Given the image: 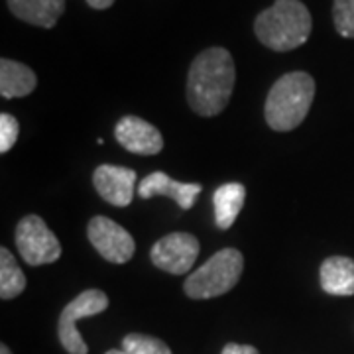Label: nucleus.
I'll list each match as a JSON object with an SVG mask.
<instances>
[{"instance_id": "f257e3e1", "label": "nucleus", "mask_w": 354, "mask_h": 354, "mask_svg": "<svg viewBox=\"0 0 354 354\" xmlns=\"http://www.w3.org/2000/svg\"><path fill=\"white\" fill-rule=\"evenodd\" d=\"M236 81L232 55L225 48L201 51L189 67L187 101L199 116H216L227 109Z\"/></svg>"}, {"instance_id": "f03ea898", "label": "nucleus", "mask_w": 354, "mask_h": 354, "mask_svg": "<svg viewBox=\"0 0 354 354\" xmlns=\"http://www.w3.org/2000/svg\"><path fill=\"white\" fill-rule=\"evenodd\" d=\"M313 20L301 0H276L256 16L254 32L260 44L274 51H291L311 36Z\"/></svg>"}, {"instance_id": "7ed1b4c3", "label": "nucleus", "mask_w": 354, "mask_h": 354, "mask_svg": "<svg viewBox=\"0 0 354 354\" xmlns=\"http://www.w3.org/2000/svg\"><path fill=\"white\" fill-rule=\"evenodd\" d=\"M315 99V79L305 71H291L272 85L264 104L268 127L290 132L305 120Z\"/></svg>"}, {"instance_id": "20e7f679", "label": "nucleus", "mask_w": 354, "mask_h": 354, "mask_svg": "<svg viewBox=\"0 0 354 354\" xmlns=\"http://www.w3.org/2000/svg\"><path fill=\"white\" fill-rule=\"evenodd\" d=\"M244 256L236 248L213 254L201 268L187 276L183 290L191 299H213L232 290L242 276Z\"/></svg>"}, {"instance_id": "39448f33", "label": "nucleus", "mask_w": 354, "mask_h": 354, "mask_svg": "<svg viewBox=\"0 0 354 354\" xmlns=\"http://www.w3.org/2000/svg\"><path fill=\"white\" fill-rule=\"evenodd\" d=\"M109 307V295L101 290H85L79 293L73 301L65 305V309L59 315L57 335L64 348L69 354H87L88 346L83 341V337L77 330V321L85 317H95L106 311Z\"/></svg>"}, {"instance_id": "423d86ee", "label": "nucleus", "mask_w": 354, "mask_h": 354, "mask_svg": "<svg viewBox=\"0 0 354 354\" xmlns=\"http://www.w3.org/2000/svg\"><path fill=\"white\" fill-rule=\"evenodd\" d=\"M16 246L26 264H53L62 256V244L57 236L38 215L24 216L16 227Z\"/></svg>"}, {"instance_id": "0eeeda50", "label": "nucleus", "mask_w": 354, "mask_h": 354, "mask_svg": "<svg viewBox=\"0 0 354 354\" xmlns=\"http://www.w3.org/2000/svg\"><path fill=\"white\" fill-rule=\"evenodd\" d=\"M87 236L95 250L113 264H127L136 252L132 234L109 216H93L87 227Z\"/></svg>"}, {"instance_id": "6e6552de", "label": "nucleus", "mask_w": 354, "mask_h": 354, "mask_svg": "<svg viewBox=\"0 0 354 354\" xmlns=\"http://www.w3.org/2000/svg\"><path fill=\"white\" fill-rule=\"evenodd\" d=\"M199 241L189 232H171L156 242L150 250L152 264L158 270H164L174 276L187 274L197 256H199Z\"/></svg>"}, {"instance_id": "1a4fd4ad", "label": "nucleus", "mask_w": 354, "mask_h": 354, "mask_svg": "<svg viewBox=\"0 0 354 354\" xmlns=\"http://www.w3.org/2000/svg\"><path fill=\"white\" fill-rule=\"evenodd\" d=\"M114 138L124 150L138 156H156L164 148L162 132L148 120L134 114L122 116L118 120L114 128Z\"/></svg>"}, {"instance_id": "9d476101", "label": "nucleus", "mask_w": 354, "mask_h": 354, "mask_svg": "<svg viewBox=\"0 0 354 354\" xmlns=\"http://www.w3.org/2000/svg\"><path fill=\"white\" fill-rule=\"evenodd\" d=\"M93 185L106 203L114 207H128L134 199L136 171L124 165L102 164L93 174Z\"/></svg>"}, {"instance_id": "9b49d317", "label": "nucleus", "mask_w": 354, "mask_h": 354, "mask_svg": "<svg viewBox=\"0 0 354 354\" xmlns=\"http://www.w3.org/2000/svg\"><path fill=\"white\" fill-rule=\"evenodd\" d=\"M199 183H181L164 174V171H153L150 176H146L138 185V195L142 199H152L156 195L169 197L185 211H189L195 205L199 193H201Z\"/></svg>"}, {"instance_id": "f8f14e48", "label": "nucleus", "mask_w": 354, "mask_h": 354, "mask_svg": "<svg viewBox=\"0 0 354 354\" xmlns=\"http://www.w3.org/2000/svg\"><path fill=\"white\" fill-rule=\"evenodd\" d=\"M319 278H321V288L329 295H339V297L354 295V258L330 256L323 260Z\"/></svg>"}, {"instance_id": "ddd939ff", "label": "nucleus", "mask_w": 354, "mask_h": 354, "mask_svg": "<svg viewBox=\"0 0 354 354\" xmlns=\"http://www.w3.org/2000/svg\"><path fill=\"white\" fill-rule=\"evenodd\" d=\"M10 12L26 24L53 28L65 10V0H6Z\"/></svg>"}, {"instance_id": "4468645a", "label": "nucleus", "mask_w": 354, "mask_h": 354, "mask_svg": "<svg viewBox=\"0 0 354 354\" xmlns=\"http://www.w3.org/2000/svg\"><path fill=\"white\" fill-rule=\"evenodd\" d=\"M38 85L36 73L24 64L12 59L0 62V95L4 99H16L30 95Z\"/></svg>"}, {"instance_id": "2eb2a0df", "label": "nucleus", "mask_w": 354, "mask_h": 354, "mask_svg": "<svg viewBox=\"0 0 354 354\" xmlns=\"http://www.w3.org/2000/svg\"><path fill=\"white\" fill-rule=\"evenodd\" d=\"M246 201V187L242 183H225L213 193L215 223L221 230H228L241 215Z\"/></svg>"}, {"instance_id": "dca6fc26", "label": "nucleus", "mask_w": 354, "mask_h": 354, "mask_svg": "<svg viewBox=\"0 0 354 354\" xmlns=\"http://www.w3.org/2000/svg\"><path fill=\"white\" fill-rule=\"evenodd\" d=\"M26 290V276L8 248H0V297L4 301L18 297Z\"/></svg>"}, {"instance_id": "f3484780", "label": "nucleus", "mask_w": 354, "mask_h": 354, "mask_svg": "<svg viewBox=\"0 0 354 354\" xmlns=\"http://www.w3.org/2000/svg\"><path fill=\"white\" fill-rule=\"evenodd\" d=\"M122 351L127 354H171V348L164 341L142 333L127 335L122 339Z\"/></svg>"}, {"instance_id": "a211bd4d", "label": "nucleus", "mask_w": 354, "mask_h": 354, "mask_svg": "<svg viewBox=\"0 0 354 354\" xmlns=\"http://www.w3.org/2000/svg\"><path fill=\"white\" fill-rule=\"evenodd\" d=\"M333 22L342 38L354 39V0H335Z\"/></svg>"}, {"instance_id": "6ab92c4d", "label": "nucleus", "mask_w": 354, "mask_h": 354, "mask_svg": "<svg viewBox=\"0 0 354 354\" xmlns=\"http://www.w3.org/2000/svg\"><path fill=\"white\" fill-rule=\"evenodd\" d=\"M20 134V124L12 114H0V152L8 153L14 148Z\"/></svg>"}, {"instance_id": "aec40b11", "label": "nucleus", "mask_w": 354, "mask_h": 354, "mask_svg": "<svg viewBox=\"0 0 354 354\" xmlns=\"http://www.w3.org/2000/svg\"><path fill=\"white\" fill-rule=\"evenodd\" d=\"M223 354H260L258 348H254L252 344H236V342H228L223 348Z\"/></svg>"}, {"instance_id": "412c9836", "label": "nucleus", "mask_w": 354, "mask_h": 354, "mask_svg": "<svg viewBox=\"0 0 354 354\" xmlns=\"http://www.w3.org/2000/svg\"><path fill=\"white\" fill-rule=\"evenodd\" d=\"M87 4L95 10H106L114 4V0H87Z\"/></svg>"}, {"instance_id": "4be33fe9", "label": "nucleus", "mask_w": 354, "mask_h": 354, "mask_svg": "<svg viewBox=\"0 0 354 354\" xmlns=\"http://www.w3.org/2000/svg\"><path fill=\"white\" fill-rule=\"evenodd\" d=\"M0 354H12V353H10V348H8L6 344H0Z\"/></svg>"}, {"instance_id": "5701e85b", "label": "nucleus", "mask_w": 354, "mask_h": 354, "mask_svg": "<svg viewBox=\"0 0 354 354\" xmlns=\"http://www.w3.org/2000/svg\"><path fill=\"white\" fill-rule=\"evenodd\" d=\"M106 354H127V353H124L122 348H113V351H109Z\"/></svg>"}]
</instances>
